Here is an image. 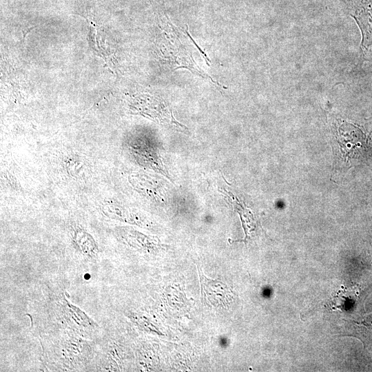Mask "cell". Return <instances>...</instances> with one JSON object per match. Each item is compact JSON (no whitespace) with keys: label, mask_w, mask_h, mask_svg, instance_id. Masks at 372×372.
<instances>
[{"label":"cell","mask_w":372,"mask_h":372,"mask_svg":"<svg viewBox=\"0 0 372 372\" xmlns=\"http://www.w3.org/2000/svg\"><path fill=\"white\" fill-rule=\"evenodd\" d=\"M40 339L43 360L50 371H91L96 340L69 329L42 333Z\"/></svg>","instance_id":"6da1fadb"},{"label":"cell","mask_w":372,"mask_h":372,"mask_svg":"<svg viewBox=\"0 0 372 372\" xmlns=\"http://www.w3.org/2000/svg\"><path fill=\"white\" fill-rule=\"evenodd\" d=\"M65 291L49 294L44 307L45 313L48 314L47 322L50 326L47 329L54 331L61 329L74 331L83 337L93 339L98 335L99 326L85 312L72 304L65 296Z\"/></svg>","instance_id":"7a4b0ae2"},{"label":"cell","mask_w":372,"mask_h":372,"mask_svg":"<svg viewBox=\"0 0 372 372\" xmlns=\"http://www.w3.org/2000/svg\"><path fill=\"white\" fill-rule=\"evenodd\" d=\"M194 43L188 33L183 30H179L174 26L169 20L167 21L165 30H163L160 43V52L164 63L173 70L179 68L187 69L220 86L218 82L204 72L196 63L193 54L196 50L195 46L197 45L194 46Z\"/></svg>","instance_id":"3957f363"},{"label":"cell","mask_w":372,"mask_h":372,"mask_svg":"<svg viewBox=\"0 0 372 372\" xmlns=\"http://www.w3.org/2000/svg\"><path fill=\"white\" fill-rule=\"evenodd\" d=\"M66 236L75 259L82 264H96L101 250L90 230L79 223L73 222L68 226Z\"/></svg>","instance_id":"277c9868"},{"label":"cell","mask_w":372,"mask_h":372,"mask_svg":"<svg viewBox=\"0 0 372 372\" xmlns=\"http://www.w3.org/2000/svg\"><path fill=\"white\" fill-rule=\"evenodd\" d=\"M130 107L135 114L180 130H187L185 126L176 120L172 110L161 98L141 94L132 99Z\"/></svg>","instance_id":"5b68a950"},{"label":"cell","mask_w":372,"mask_h":372,"mask_svg":"<svg viewBox=\"0 0 372 372\" xmlns=\"http://www.w3.org/2000/svg\"><path fill=\"white\" fill-rule=\"evenodd\" d=\"M336 141L340 155L345 161L358 155L366 143L362 131L348 123L340 125L338 128Z\"/></svg>","instance_id":"8992f818"},{"label":"cell","mask_w":372,"mask_h":372,"mask_svg":"<svg viewBox=\"0 0 372 372\" xmlns=\"http://www.w3.org/2000/svg\"><path fill=\"white\" fill-rule=\"evenodd\" d=\"M197 267L201 287L202 302L214 307H226L229 304L233 299L231 289L220 280L207 278L198 264Z\"/></svg>","instance_id":"52a82bcc"},{"label":"cell","mask_w":372,"mask_h":372,"mask_svg":"<svg viewBox=\"0 0 372 372\" xmlns=\"http://www.w3.org/2000/svg\"><path fill=\"white\" fill-rule=\"evenodd\" d=\"M61 165L65 175L74 181H85L91 176V167L81 156L70 153L63 157Z\"/></svg>","instance_id":"ba28073f"},{"label":"cell","mask_w":372,"mask_h":372,"mask_svg":"<svg viewBox=\"0 0 372 372\" xmlns=\"http://www.w3.org/2000/svg\"><path fill=\"white\" fill-rule=\"evenodd\" d=\"M355 335L360 338L364 346L372 345V313L364 317L354 325Z\"/></svg>","instance_id":"9c48e42d"},{"label":"cell","mask_w":372,"mask_h":372,"mask_svg":"<svg viewBox=\"0 0 372 372\" xmlns=\"http://www.w3.org/2000/svg\"><path fill=\"white\" fill-rule=\"evenodd\" d=\"M1 183H3V185L14 190H19L20 183L14 172L10 171L8 167H3V168H1Z\"/></svg>","instance_id":"30bf717a"}]
</instances>
